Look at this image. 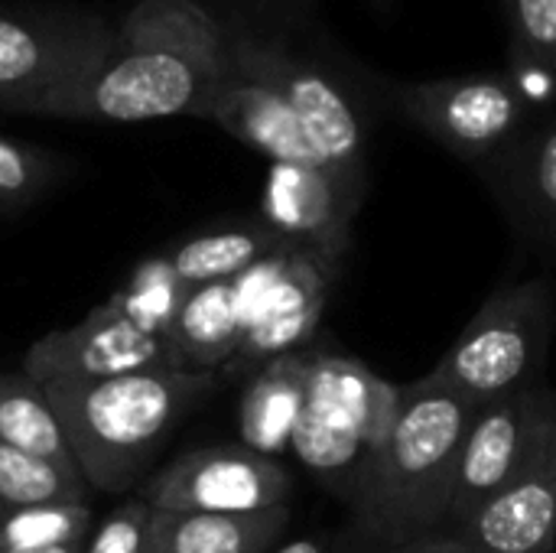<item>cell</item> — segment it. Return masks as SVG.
<instances>
[{
    "label": "cell",
    "mask_w": 556,
    "mask_h": 553,
    "mask_svg": "<svg viewBox=\"0 0 556 553\" xmlns=\"http://www.w3.org/2000/svg\"><path fill=\"white\" fill-rule=\"evenodd\" d=\"M225 65V23L205 7L195 0H140L111 33L104 52L81 75L39 98L29 114L108 124L205 117Z\"/></svg>",
    "instance_id": "cell-1"
},
{
    "label": "cell",
    "mask_w": 556,
    "mask_h": 553,
    "mask_svg": "<svg viewBox=\"0 0 556 553\" xmlns=\"http://www.w3.org/2000/svg\"><path fill=\"white\" fill-rule=\"evenodd\" d=\"M472 411L427 375L404 385L394 427L349 502L368 548L391 553L440 535Z\"/></svg>",
    "instance_id": "cell-2"
},
{
    "label": "cell",
    "mask_w": 556,
    "mask_h": 553,
    "mask_svg": "<svg viewBox=\"0 0 556 553\" xmlns=\"http://www.w3.org/2000/svg\"><path fill=\"white\" fill-rule=\"evenodd\" d=\"M212 385V372L143 368L101 381H55L42 391L88 489L121 495L143 479L169 433Z\"/></svg>",
    "instance_id": "cell-3"
},
{
    "label": "cell",
    "mask_w": 556,
    "mask_h": 553,
    "mask_svg": "<svg viewBox=\"0 0 556 553\" xmlns=\"http://www.w3.org/2000/svg\"><path fill=\"white\" fill-rule=\"evenodd\" d=\"M404 385L365 362L316 349L290 453L336 499L352 502L365 469L384 447Z\"/></svg>",
    "instance_id": "cell-4"
},
{
    "label": "cell",
    "mask_w": 556,
    "mask_h": 553,
    "mask_svg": "<svg viewBox=\"0 0 556 553\" xmlns=\"http://www.w3.org/2000/svg\"><path fill=\"white\" fill-rule=\"evenodd\" d=\"M554 329L551 284L541 277L508 284L482 303L427 378L466 398L472 407L518 394L544 381Z\"/></svg>",
    "instance_id": "cell-5"
},
{
    "label": "cell",
    "mask_w": 556,
    "mask_h": 553,
    "mask_svg": "<svg viewBox=\"0 0 556 553\" xmlns=\"http://www.w3.org/2000/svg\"><path fill=\"white\" fill-rule=\"evenodd\" d=\"M388 108L453 156L482 166L531 124L528 85L511 72L384 81Z\"/></svg>",
    "instance_id": "cell-6"
},
{
    "label": "cell",
    "mask_w": 556,
    "mask_h": 553,
    "mask_svg": "<svg viewBox=\"0 0 556 553\" xmlns=\"http://www.w3.org/2000/svg\"><path fill=\"white\" fill-rule=\"evenodd\" d=\"M225 39L228 59L254 78L267 81L287 101L323 163L332 173L368 186L365 117L345 81L332 68L293 52L277 39H264L257 33L231 26H225Z\"/></svg>",
    "instance_id": "cell-7"
},
{
    "label": "cell",
    "mask_w": 556,
    "mask_h": 553,
    "mask_svg": "<svg viewBox=\"0 0 556 553\" xmlns=\"http://www.w3.org/2000/svg\"><path fill=\"white\" fill-rule=\"evenodd\" d=\"M336 271L339 264L313 251L290 248L235 277L231 290L244 336L235 362L225 372H257L277 355L306 349L323 319Z\"/></svg>",
    "instance_id": "cell-8"
},
{
    "label": "cell",
    "mask_w": 556,
    "mask_h": 553,
    "mask_svg": "<svg viewBox=\"0 0 556 553\" xmlns=\"http://www.w3.org/2000/svg\"><path fill=\"white\" fill-rule=\"evenodd\" d=\"M293 476L280 460L261 456L244 443H215L176 456L140 482V499L156 512L251 515L287 505Z\"/></svg>",
    "instance_id": "cell-9"
},
{
    "label": "cell",
    "mask_w": 556,
    "mask_h": 553,
    "mask_svg": "<svg viewBox=\"0 0 556 553\" xmlns=\"http://www.w3.org/2000/svg\"><path fill=\"white\" fill-rule=\"evenodd\" d=\"M554 420L556 391L547 381L476 407L469 417L463 447H459L446 521H443L440 535L456 528L492 492H498L525 466V460L534 453L541 433Z\"/></svg>",
    "instance_id": "cell-10"
},
{
    "label": "cell",
    "mask_w": 556,
    "mask_h": 553,
    "mask_svg": "<svg viewBox=\"0 0 556 553\" xmlns=\"http://www.w3.org/2000/svg\"><path fill=\"white\" fill-rule=\"evenodd\" d=\"M143 368H176L166 336H150L108 300L68 329L46 332L23 355V375L39 388L55 381H101Z\"/></svg>",
    "instance_id": "cell-11"
},
{
    "label": "cell",
    "mask_w": 556,
    "mask_h": 553,
    "mask_svg": "<svg viewBox=\"0 0 556 553\" xmlns=\"http://www.w3.org/2000/svg\"><path fill=\"white\" fill-rule=\"evenodd\" d=\"M114 29L101 20L0 13V108L23 111L81 75Z\"/></svg>",
    "instance_id": "cell-12"
},
{
    "label": "cell",
    "mask_w": 556,
    "mask_h": 553,
    "mask_svg": "<svg viewBox=\"0 0 556 553\" xmlns=\"http://www.w3.org/2000/svg\"><path fill=\"white\" fill-rule=\"evenodd\" d=\"M368 186H358L326 166L270 163L261 192V222L293 248L342 264L352 248V225Z\"/></svg>",
    "instance_id": "cell-13"
},
{
    "label": "cell",
    "mask_w": 556,
    "mask_h": 553,
    "mask_svg": "<svg viewBox=\"0 0 556 553\" xmlns=\"http://www.w3.org/2000/svg\"><path fill=\"white\" fill-rule=\"evenodd\" d=\"M443 538L482 553H556V420L525 466Z\"/></svg>",
    "instance_id": "cell-14"
},
{
    "label": "cell",
    "mask_w": 556,
    "mask_h": 553,
    "mask_svg": "<svg viewBox=\"0 0 556 553\" xmlns=\"http://www.w3.org/2000/svg\"><path fill=\"white\" fill-rule=\"evenodd\" d=\"M205 117L228 130L244 147L264 153L270 163H300V166H326L296 114L287 101L251 72L238 68L231 59L225 65V78L215 88ZM329 169V166H326Z\"/></svg>",
    "instance_id": "cell-15"
},
{
    "label": "cell",
    "mask_w": 556,
    "mask_h": 553,
    "mask_svg": "<svg viewBox=\"0 0 556 553\" xmlns=\"http://www.w3.org/2000/svg\"><path fill=\"white\" fill-rule=\"evenodd\" d=\"M479 169L521 231L556 238V111L531 121Z\"/></svg>",
    "instance_id": "cell-16"
},
{
    "label": "cell",
    "mask_w": 556,
    "mask_h": 553,
    "mask_svg": "<svg viewBox=\"0 0 556 553\" xmlns=\"http://www.w3.org/2000/svg\"><path fill=\"white\" fill-rule=\"evenodd\" d=\"M313 352L316 349L277 355L251 375L238 404V433L248 450L270 460L290 453L306 398Z\"/></svg>",
    "instance_id": "cell-17"
},
{
    "label": "cell",
    "mask_w": 556,
    "mask_h": 553,
    "mask_svg": "<svg viewBox=\"0 0 556 553\" xmlns=\"http://www.w3.org/2000/svg\"><path fill=\"white\" fill-rule=\"evenodd\" d=\"M290 525V505L251 515L150 512L143 553H270Z\"/></svg>",
    "instance_id": "cell-18"
},
{
    "label": "cell",
    "mask_w": 556,
    "mask_h": 553,
    "mask_svg": "<svg viewBox=\"0 0 556 553\" xmlns=\"http://www.w3.org/2000/svg\"><path fill=\"white\" fill-rule=\"evenodd\" d=\"M290 248L293 244L287 238H280L261 218H254V222H238V225H222L189 235L176 241L169 251H163V257L186 287H205V284H231L264 257Z\"/></svg>",
    "instance_id": "cell-19"
},
{
    "label": "cell",
    "mask_w": 556,
    "mask_h": 553,
    "mask_svg": "<svg viewBox=\"0 0 556 553\" xmlns=\"http://www.w3.org/2000/svg\"><path fill=\"white\" fill-rule=\"evenodd\" d=\"M241 319L235 306L231 284H205L192 287L173 329L169 349L176 368L186 372H215L228 368L241 349Z\"/></svg>",
    "instance_id": "cell-20"
},
{
    "label": "cell",
    "mask_w": 556,
    "mask_h": 553,
    "mask_svg": "<svg viewBox=\"0 0 556 553\" xmlns=\"http://www.w3.org/2000/svg\"><path fill=\"white\" fill-rule=\"evenodd\" d=\"M0 440L62 469H75V456L55 407L29 375H0Z\"/></svg>",
    "instance_id": "cell-21"
},
{
    "label": "cell",
    "mask_w": 556,
    "mask_h": 553,
    "mask_svg": "<svg viewBox=\"0 0 556 553\" xmlns=\"http://www.w3.org/2000/svg\"><path fill=\"white\" fill-rule=\"evenodd\" d=\"M59 502H88V482L75 469L52 466L0 440V518Z\"/></svg>",
    "instance_id": "cell-22"
},
{
    "label": "cell",
    "mask_w": 556,
    "mask_h": 553,
    "mask_svg": "<svg viewBox=\"0 0 556 553\" xmlns=\"http://www.w3.org/2000/svg\"><path fill=\"white\" fill-rule=\"evenodd\" d=\"M192 287H186L163 254L147 257L134 267V274L108 297V303L130 319L137 329L150 336H169L186 297Z\"/></svg>",
    "instance_id": "cell-23"
},
{
    "label": "cell",
    "mask_w": 556,
    "mask_h": 553,
    "mask_svg": "<svg viewBox=\"0 0 556 553\" xmlns=\"http://www.w3.org/2000/svg\"><path fill=\"white\" fill-rule=\"evenodd\" d=\"M511 75L544 78L556 88V0H502Z\"/></svg>",
    "instance_id": "cell-24"
},
{
    "label": "cell",
    "mask_w": 556,
    "mask_h": 553,
    "mask_svg": "<svg viewBox=\"0 0 556 553\" xmlns=\"http://www.w3.org/2000/svg\"><path fill=\"white\" fill-rule=\"evenodd\" d=\"M91 505L88 502H59L33 505L0 518V553L7 551H49L85 544L91 535Z\"/></svg>",
    "instance_id": "cell-25"
},
{
    "label": "cell",
    "mask_w": 556,
    "mask_h": 553,
    "mask_svg": "<svg viewBox=\"0 0 556 553\" xmlns=\"http://www.w3.org/2000/svg\"><path fill=\"white\" fill-rule=\"evenodd\" d=\"M52 183V156L0 137V215L33 205Z\"/></svg>",
    "instance_id": "cell-26"
},
{
    "label": "cell",
    "mask_w": 556,
    "mask_h": 553,
    "mask_svg": "<svg viewBox=\"0 0 556 553\" xmlns=\"http://www.w3.org/2000/svg\"><path fill=\"white\" fill-rule=\"evenodd\" d=\"M150 505L134 495L121 502L104 521H98L81 544V553H143L147 544V525H150Z\"/></svg>",
    "instance_id": "cell-27"
},
{
    "label": "cell",
    "mask_w": 556,
    "mask_h": 553,
    "mask_svg": "<svg viewBox=\"0 0 556 553\" xmlns=\"http://www.w3.org/2000/svg\"><path fill=\"white\" fill-rule=\"evenodd\" d=\"M391 553H482V551H476V548H469V544H463V541H453V538L437 535V538H424V541H414V544L397 548V551H391Z\"/></svg>",
    "instance_id": "cell-28"
},
{
    "label": "cell",
    "mask_w": 556,
    "mask_h": 553,
    "mask_svg": "<svg viewBox=\"0 0 556 553\" xmlns=\"http://www.w3.org/2000/svg\"><path fill=\"white\" fill-rule=\"evenodd\" d=\"M270 553H326V544L319 538H300V541H290Z\"/></svg>",
    "instance_id": "cell-29"
},
{
    "label": "cell",
    "mask_w": 556,
    "mask_h": 553,
    "mask_svg": "<svg viewBox=\"0 0 556 553\" xmlns=\"http://www.w3.org/2000/svg\"><path fill=\"white\" fill-rule=\"evenodd\" d=\"M7 553H81V544H68V548H49V551H7Z\"/></svg>",
    "instance_id": "cell-30"
},
{
    "label": "cell",
    "mask_w": 556,
    "mask_h": 553,
    "mask_svg": "<svg viewBox=\"0 0 556 553\" xmlns=\"http://www.w3.org/2000/svg\"><path fill=\"white\" fill-rule=\"evenodd\" d=\"M371 3H375V7H381V10H388V7H391V0H371Z\"/></svg>",
    "instance_id": "cell-31"
}]
</instances>
